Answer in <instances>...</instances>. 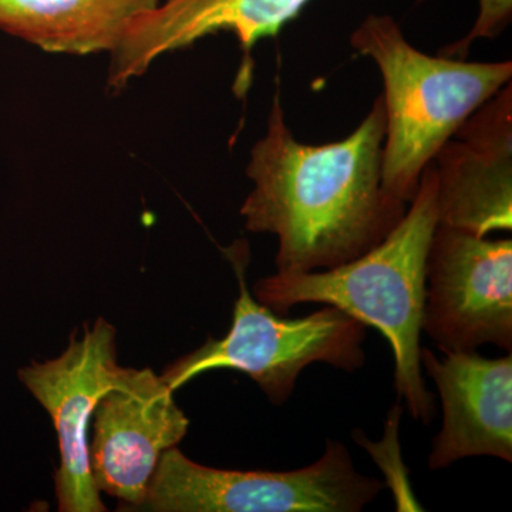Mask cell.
Returning <instances> with one entry per match:
<instances>
[{
    "label": "cell",
    "mask_w": 512,
    "mask_h": 512,
    "mask_svg": "<svg viewBox=\"0 0 512 512\" xmlns=\"http://www.w3.org/2000/svg\"><path fill=\"white\" fill-rule=\"evenodd\" d=\"M350 46L379 67L386 107L383 188L410 204L448 138L512 79V62H466L420 52L389 15L367 16Z\"/></svg>",
    "instance_id": "obj_3"
},
{
    "label": "cell",
    "mask_w": 512,
    "mask_h": 512,
    "mask_svg": "<svg viewBox=\"0 0 512 512\" xmlns=\"http://www.w3.org/2000/svg\"><path fill=\"white\" fill-rule=\"evenodd\" d=\"M377 478L357 473L336 440L316 463L293 471H238L201 466L177 447L160 458L140 510L157 512H359L382 493Z\"/></svg>",
    "instance_id": "obj_5"
},
{
    "label": "cell",
    "mask_w": 512,
    "mask_h": 512,
    "mask_svg": "<svg viewBox=\"0 0 512 512\" xmlns=\"http://www.w3.org/2000/svg\"><path fill=\"white\" fill-rule=\"evenodd\" d=\"M423 332L441 352L512 350V241L439 224L426 261Z\"/></svg>",
    "instance_id": "obj_6"
},
{
    "label": "cell",
    "mask_w": 512,
    "mask_h": 512,
    "mask_svg": "<svg viewBox=\"0 0 512 512\" xmlns=\"http://www.w3.org/2000/svg\"><path fill=\"white\" fill-rule=\"evenodd\" d=\"M439 224L478 237L512 228V84L484 103L431 161Z\"/></svg>",
    "instance_id": "obj_9"
},
{
    "label": "cell",
    "mask_w": 512,
    "mask_h": 512,
    "mask_svg": "<svg viewBox=\"0 0 512 512\" xmlns=\"http://www.w3.org/2000/svg\"><path fill=\"white\" fill-rule=\"evenodd\" d=\"M245 256L244 248L229 255L239 284L231 329L224 338H208L200 349L167 367L161 377L173 392L202 373L231 369L251 377L272 404L282 406L302 370L312 363L345 372L365 365L366 325L330 305L303 318H282L252 298Z\"/></svg>",
    "instance_id": "obj_4"
},
{
    "label": "cell",
    "mask_w": 512,
    "mask_h": 512,
    "mask_svg": "<svg viewBox=\"0 0 512 512\" xmlns=\"http://www.w3.org/2000/svg\"><path fill=\"white\" fill-rule=\"evenodd\" d=\"M439 225L431 164L403 220L367 254L323 272H276L254 286L256 301L284 316L299 303H326L373 326L394 355V389L410 416L430 424L436 406L421 375L426 261Z\"/></svg>",
    "instance_id": "obj_2"
},
{
    "label": "cell",
    "mask_w": 512,
    "mask_h": 512,
    "mask_svg": "<svg viewBox=\"0 0 512 512\" xmlns=\"http://www.w3.org/2000/svg\"><path fill=\"white\" fill-rule=\"evenodd\" d=\"M312 0H160L111 53V89L120 90L143 76L158 57L187 49L204 37L229 32L241 46L242 66L235 92L247 93L252 79L251 52L259 40L276 37L299 18Z\"/></svg>",
    "instance_id": "obj_10"
},
{
    "label": "cell",
    "mask_w": 512,
    "mask_h": 512,
    "mask_svg": "<svg viewBox=\"0 0 512 512\" xmlns=\"http://www.w3.org/2000/svg\"><path fill=\"white\" fill-rule=\"evenodd\" d=\"M421 349V365L439 389L443 429L433 441L431 470L461 458L491 456L512 461V356L487 359L476 352Z\"/></svg>",
    "instance_id": "obj_11"
},
{
    "label": "cell",
    "mask_w": 512,
    "mask_h": 512,
    "mask_svg": "<svg viewBox=\"0 0 512 512\" xmlns=\"http://www.w3.org/2000/svg\"><path fill=\"white\" fill-rule=\"evenodd\" d=\"M151 369L120 367L93 414L89 463L99 493L140 510L160 458L187 436L190 420Z\"/></svg>",
    "instance_id": "obj_7"
},
{
    "label": "cell",
    "mask_w": 512,
    "mask_h": 512,
    "mask_svg": "<svg viewBox=\"0 0 512 512\" xmlns=\"http://www.w3.org/2000/svg\"><path fill=\"white\" fill-rule=\"evenodd\" d=\"M386 107L382 94L350 136L309 146L296 140L276 93L265 136L247 167L254 190L245 228L278 238V272L332 269L377 247L409 204L383 188Z\"/></svg>",
    "instance_id": "obj_1"
},
{
    "label": "cell",
    "mask_w": 512,
    "mask_h": 512,
    "mask_svg": "<svg viewBox=\"0 0 512 512\" xmlns=\"http://www.w3.org/2000/svg\"><path fill=\"white\" fill-rule=\"evenodd\" d=\"M160 0H0V30L49 53H113Z\"/></svg>",
    "instance_id": "obj_12"
},
{
    "label": "cell",
    "mask_w": 512,
    "mask_h": 512,
    "mask_svg": "<svg viewBox=\"0 0 512 512\" xmlns=\"http://www.w3.org/2000/svg\"><path fill=\"white\" fill-rule=\"evenodd\" d=\"M119 370L116 329L99 318L92 329L84 330L82 340L73 333L62 355L33 362L19 372L20 382L55 424L60 453L56 473L59 511H106L90 473L89 427L97 403L116 382Z\"/></svg>",
    "instance_id": "obj_8"
},
{
    "label": "cell",
    "mask_w": 512,
    "mask_h": 512,
    "mask_svg": "<svg viewBox=\"0 0 512 512\" xmlns=\"http://www.w3.org/2000/svg\"><path fill=\"white\" fill-rule=\"evenodd\" d=\"M426 0H417V3ZM480 10L473 28L463 39L451 43L437 55L466 59L470 47L480 39H495L510 26L512 20V0H478Z\"/></svg>",
    "instance_id": "obj_13"
}]
</instances>
